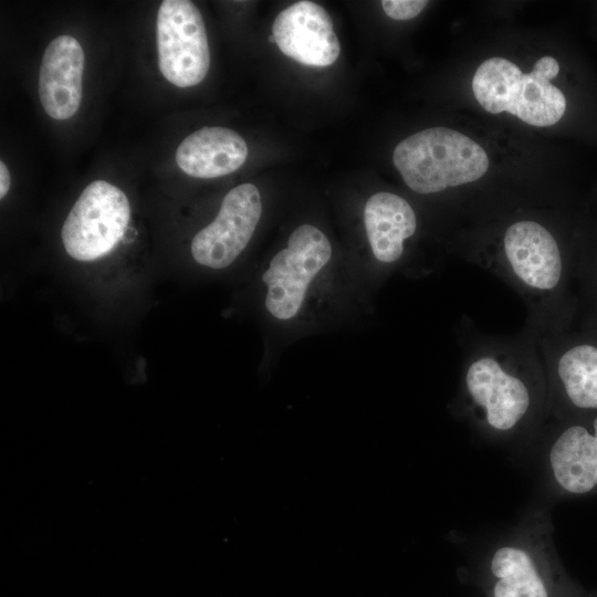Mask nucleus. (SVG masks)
Instances as JSON below:
<instances>
[{"instance_id":"dca6fc26","label":"nucleus","mask_w":597,"mask_h":597,"mask_svg":"<svg viewBox=\"0 0 597 597\" xmlns=\"http://www.w3.org/2000/svg\"><path fill=\"white\" fill-rule=\"evenodd\" d=\"M428 4L423 0H384L385 13L394 20H410L417 17Z\"/></svg>"},{"instance_id":"7ed1b4c3","label":"nucleus","mask_w":597,"mask_h":597,"mask_svg":"<svg viewBox=\"0 0 597 597\" xmlns=\"http://www.w3.org/2000/svg\"><path fill=\"white\" fill-rule=\"evenodd\" d=\"M498 241L463 251L467 259L506 283L526 308L524 327L536 337L566 329L577 317V260L547 224L519 219Z\"/></svg>"},{"instance_id":"39448f33","label":"nucleus","mask_w":597,"mask_h":597,"mask_svg":"<svg viewBox=\"0 0 597 597\" xmlns=\"http://www.w3.org/2000/svg\"><path fill=\"white\" fill-rule=\"evenodd\" d=\"M362 222L367 249L355 269L371 294L394 275L410 280L432 275L408 249L418 217L407 199L390 191L373 193L364 203Z\"/></svg>"},{"instance_id":"20e7f679","label":"nucleus","mask_w":597,"mask_h":597,"mask_svg":"<svg viewBox=\"0 0 597 597\" xmlns=\"http://www.w3.org/2000/svg\"><path fill=\"white\" fill-rule=\"evenodd\" d=\"M470 580L485 597H588L563 566L546 507H533L480 554Z\"/></svg>"},{"instance_id":"423d86ee","label":"nucleus","mask_w":597,"mask_h":597,"mask_svg":"<svg viewBox=\"0 0 597 597\" xmlns=\"http://www.w3.org/2000/svg\"><path fill=\"white\" fill-rule=\"evenodd\" d=\"M392 161L408 188L422 196L476 181L489 168L488 155L479 144L447 127L427 128L405 138L396 146Z\"/></svg>"},{"instance_id":"f03ea898","label":"nucleus","mask_w":597,"mask_h":597,"mask_svg":"<svg viewBox=\"0 0 597 597\" xmlns=\"http://www.w3.org/2000/svg\"><path fill=\"white\" fill-rule=\"evenodd\" d=\"M462 365L449 410L485 441L528 448L548 420V381L536 336L481 331L467 316L455 329Z\"/></svg>"},{"instance_id":"6e6552de","label":"nucleus","mask_w":597,"mask_h":597,"mask_svg":"<svg viewBox=\"0 0 597 597\" xmlns=\"http://www.w3.org/2000/svg\"><path fill=\"white\" fill-rule=\"evenodd\" d=\"M548 381V420L597 412V323L536 337Z\"/></svg>"},{"instance_id":"4468645a","label":"nucleus","mask_w":597,"mask_h":597,"mask_svg":"<svg viewBox=\"0 0 597 597\" xmlns=\"http://www.w3.org/2000/svg\"><path fill=\"white\" fill-rule=\"evenodd\" d=\"M84 52L76 39L60 35L46 46L39 72V97L45 113L59 121L72 117L83 94Z\"/></svg>"},{"instance_id":"a211bd4d","label":"nucleus","mask_w":597,"mask_h":597,"mask_svg":"<svg viewBox=\"0 0 597 597\" xmlns=\"http://www.w3.org/2000/svg\"><path fill=\"white\" fill-rule=\"evenodd\" d=\"M588 597H597V590H596V591L589 593V596H588Z\"/></svg>"},{"instance_id":"f8f14e48","label":"nucleus","mask_w":597,"mask_h":597,"mask_svg":"<svg viewBox=\"0 0 597 597\" xmlns=\"http://www.w3.org/2000/svg\"><path fill=\"white\" fill-rule=\"evenodd\" d=\"M262 214V197L255 185L245 182L232 188L214 219L192 238L193 261L211 271L229 269L251 243Z\"/></svg>"},{"instance_id":"9b49d317","label":"nucleus","mask_w":597,"mask_h":597,"mask_svg":"<svg viewBox=\"0 0 597 597\" xmlns=\"http://www.w3.org/2000/svg\"><path fill=\"white\" fill-rule=\"evenodd\" d=\"M158 64L163 76L178 87L199 84L210 66L202 15L192 1L165 0L156 22Z\"/></svg>"},{"instance_id":"f257e3e1","label":"nucleus","mask_w":597,"mask_h":597,"mask_svg":"<svg viewBox=\"0 0 597 597\" xmlns=\"http://www.w3.org/2000/svg\"><path fill=\"white\" fill-rule=\"evenodd\" d=\"M259 315L265 334V369L302 338L368 321L375 295L349 256L338 255L328 234L297 224L255 275Z\"/></svg>"},{"instance_id":"0eeeda50","label":"nucleus","mask_w":597,"mask_h":597,"mask_svg":"<svg viewBox=\"0 0 597 597\" xmlns=\"http://www.w3.org/2000/svg\"><path fill=\"white\" fill-rule=\"evenodd\" d=\"M559 71L557 61L543 56L530 73L503 57L485 60L472 78L473 94L489 113L509 112L528 125L556 124L565 113L566 100L551 83Z\"/></svg>"},{"instance_id":"f3484780","label":"nucleus","mask_w":597,"mask_h":597,"mask_svg":"<svg viewBox=\"0 0 597 597\" xmlns=\"http://www.w3.org/2000/svg\"><path fill=\"white\" fill-rule=\"evenodd\" d=\"M11 177L7 165L0 161V198L2 199L9 191Z\"/></svg>"},{"instance_id":"9d476101","label":"nucleus","mask_w":597,"mask_h":597,"mask_svg":"<svg viewBox=\"0 0 597 597\" xmlns=\"http://www.w3.org/2000/svg\"><path fill=\"white\" fill-rule=\"evenodd\" d=\"M129 219L126 195L111 182L95 180L82 191L63 223L64 249L77 261L104 256L123 239Z\"/></svg>"},{"instance_id":"1a4fd4ad","label":"nucleus","mask_w":597,"mask_h":597,"mask_svg":"<svg viewBox=\"0 0 597 597\" xmlns=\"http://www.w3.org/2000/svg\"><path fill=\"white\" fill-rule=\"evenodd\" d=\"M528 448L538 452L551 495L597 494V412L547 421Z\"/></svg>"},{"instance_id":"2eb2a0df","label":"nucleus","mask_w":597,"mask_h":597,"mask_svg":"<svg viewBox=\"0 0 597 597\" xmlns=\"http://www.w3.org/2000/svg\"><path fill=\"white\" fill-rule=\"evenodd\" d=\"M248 146L234 130L203 127L187 136L176 150V163L187 175L211 179L238 170L247 160Z\"/></svg>"},{"instance_id":"ddd939ff","label":"nucleus","mask_w":597,"mask_h":597,"mask_svg":"<svg viewBox=\"0 0 597 597\" xmlns=\"http://www.w3.org/2000/svg\"><path fill=\"white\" fill-rule=\"evenodd\" d=\"M272 36L283 54L312 67L332 65L341 52L329 14L313 1H298L282 10L273 22Z\"/></svg>"}]
</instances>
